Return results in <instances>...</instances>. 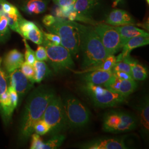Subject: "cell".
Segmentation results:
<instances>
[{"instance_id":"cb8c5ba5","label":"cell","mask_w":149,"mask_h":149,"mask_svg":"<svg viewBox=\"0 0 149 149\" xmlns=\"http://www.w3.org/2000/svg\"><path fill=\"white\" fill-rule=\"evenodd\" d=\"M117 62L116 56L114 55H108L102 63L97 66L92 67L87 69L83 70L82 71H76V73H86L88 72L93 71L96 70H102V71H111L112 70L113 67Z\"/></svg>"},{"instance_id":"44dd1931","label":"cell","mask_w":149,"mask_h":149,"mask_svg":"<svg viewBox=\"0 0 149 149\" xmlns=\"http://www.w3.org/2000/svg\"><path fill=\"white\" fill-rule=\"evenodd\" d=\"M100 2V0H77L74 5V9L79 14L90 17V15L98 6Z\"/></svg>"},{"instance_id":"6da1fadb","label":"cell","mask_w":149,"mask_h":149,"mask_svg":"<svg viewBox=\"0 0 149 149\" xmlns=\"http://www.w3.org/2000/svg\"><path fill=\"white\" fill-rule=\"evenodd\" d=\"M55 95L54 89L42 86L33 91L29 96L20 125L19 136L22 141L27 140L34 133L35 124L42 119L48 104Z\"/></svg>"},{"instance_id":"603a6c76","label":"cell","mask_w":149,"mask_h":149,"mask_svg":"<svg viewBox=\"0 0 149 149\" xmlns=\"http://www.w3.org/2000/svg\"><path fill=\"white\" fill-rule=\"evenodd\" d=\"M34 69V76L33 82L40 83L50 73V70L47 64L42 61L36 60L33 64Z\"/></svg>"},{"instance_id":"1f68e13d","label":"cell","mask_w":149,"mask_h":149,"mask_svg":"<svg viewBox=\"0 0 149 149\" xmlns=\"http://www.w3.org/2000/svg\"><path fill=\"white\" fill-rule=\"evenodd\" d=\"M20 69L22 73L33 84V79L34 76V69L33 65L24 61L20 68Z\"/></svg>"},{"instance_id":"4316f807","label":"cell","mask_w":149,"mask_h":149,"mask_svg":"<svg viewBox=\"0 0 149 149\" xmlns=\"http://www.w3.org/2000/svg\"><path fill=\"white\" fill-rule=\"evenodd\" d=\"M130 59H131L130 55H128V56H127L124 59L116 62V63L112 68V72L114 73L116 72L120 71V72H127L129 74L132 75L130 65Z\"/></svg>"},{"instance_id":"8992f818","label":"cell","mask_w":149,"mask_h":149,"mask_svg":"<svg viewBox=\"0 0 149 149\" xmlns=\"http://www.w3.org/2000/svg\"><path fill=\"white\" fill-rule=\"evenodd\" d=\"M138 127V120L134 114L122 111H111L103 117L102 128L108 133H121L134 130Z\"/></svg>"},{"instance_id":"f35d334b","label":"cell","mask_w":149,"mask_h":149,"mask_svg":"<svg viewBox=\"0 0 149 149\" xmlns=\"http://www.w3.org/2000/svg\"><path fill=\"white\" fill-rule=\"evenodd\" d=\"M120 1V0H116L114 3V6H116L117 5L118 3Z\"/></svg>"},{"instance_id":"5bb4252c","label":"cell","mask_w":149,"mask_h":149,"mask_svg":"<svg viewBox=\"0 0 149 149\" xmlns=\"http://www.w3.org/2000/svg\"><path fill=\"white\" fill-rule=\"evenodd\" d=\"M9 85L21 97L31 89L33 83L22 73L20 69H18L10 74Z\"/></svg>"},{"instance_id":"277c9868","label":"cell","mask_w":149,"mask_h":149,"mask_svg":"<svg viewBox=\"0 0 149 149\" xmlns=\"http://www.w3.org/2000/svg\"><path fill=\"white\" fill-rule=\"evenodd\" d=\"M61 99L68 128L78 129L87 126L91 119L88 108L73 95L66 94Z\"/></svg>"},{"instance_id":"836d02e7","label":"cell","mask_w":149,"mask_h":149,"mask_svg":"<svg viewBox=\"0 0 149 149\" xmlns=\"http://www.w3.org/2000/svg\"><path fill=\"white\" fill-rule=\"evenodd\" d=\"M36 60L38 61H48V55L47 50L44 46L39 45L36 51L35 52Z\"/></svg>"},{"instance_id":"e575fe53","label":"cell","mask_w":149,"mask_h":149,"mask_svg":"<svg viewBox=\"0 0 149 149\" xmlns=\"http://www.w3.org/2000/svg\"><path fill=\"white\" fill-rule=\"evenodd\" d=\"M44 38L54 45H61V39L59 36L52 33L43 32Z\"/></svg>"},{"instance_id":"9c48e42d","label":"cell","mask_w":149,"mask_h":149,"mask_svg":"<svg viewBox=\"0 0 149 149\" xmlns=\"http://www.w3.org/2000/svg\"><path fill=\"white\" fill-rule=\"evenodd\" d=\"M93 27L109 55H114L122 49L121 38L116 27L102 23Z\"/></svg>"},{"instance_id":"484cf974","label":"cell","mask_w":149,"mask_h":149,"mask_svg":"<svg viewBox=\"0 0 149 149\" xmlns=\"http://www.w3.org/2000/svg\"><path fill=\"white\" fill-rule=\"evenodd\" d=\"M65 136L63 134H55L52 138L46 143H44L42 149H58L64 143Z\"/></svg>"},{"instance_id":"f1b7e54d","label":"cell","mask_w":149,"mask_h":149,"mask_svg":"<svg viewBox=\"0 0 149 149\" xmlns=\"http://www.w3.org/2000/svg\"><path fill=\"white\" fill-rule=\"evenodd\" d=\"M1 64L2 59L0 58V98L7 92L9 86V82H8V79L1 68Z\"/></svg>"},{"instance_id":"8d00e7d4","label":"cell","mask_w":149,"mask_h":149,"mask_svg":"<svg viewBox=\"0 0 149 149\" xmlns=\"http://www.w3.org/2000/svg\"><path fill=\"white\" fill-rule=\"evenodd\" d=\"M56 18H57L55 16L48 15H46L44 17L43 19V23H44V24L45 26V27H50L56 22Z\"/></svg>"},{"instance_id":"d4e9b609","label":"cell","mask_w":149,"mask_h":149,"mask_svg":"<svg viewBox=\"0 0 149 149\" xmlns=\"http://www.w3.org/2000/svg\"><path fill=\"white\" fill-rule=\"evenodd\" d=\"M22 36L26 39L30 40L37 45L43 44L44 40V35L43 32L36 25L28 31L23 33Z\"/></svg>"},{"instance_id":"3957f363","label":"cell","mask_w":149,"mask_h":149,"mask_svg":"<svg viewBox=\"0 0 149 149\" xmlns=\"http://www.w3.org/2000/svg\"><path fill=\"white\" fill-rule=\"evenodd\" d=\"M46 28L50 33L59 36L61 45L67 49L71 55H76L79 52L80 35L77 22L57 18L53 24Z\"/></svg>"},{"instance_id":"7402d4cb","label":"cell","mask_w":149,"mask_h":149,"mask_svg":"<svg viewBox=\"0 0 149 149\" xmlns=\"http://www.w3.org/2000/svg\"><path fill=\"white\" fill-rule=\"evenodd\" d=\"M131 74L135 81H144L146 79L148 76V72L146 68L138 61L132 58L130 61Z\"/></svg>"},{"instance_id":"ffe728a7","label":"cell","mask_w":149,"mask_h":149,"mask_svg":"<svg viewBox=\"0 0 149 149\" xmlns=\"http://www.w3.org/2000/svg\"><path fill=\"white\" fill-rule=\"evenodd\" d=\"M47 3L44 0H28L22 7V10L29 15H38L47 10Z\"/></svg>"},{"instance_id":"f546056e","label":"cell","mask_w":149,"mask_h":149,"mask_svg":"<svg viewBox=\"0 0 149 149\" xmlns=\"http://www.w3.org/2000/svg\"><path fill=\"white\" fill-rule=\"evenodd\" d=\"M51 128L42 119L38 120L34 126V132L39 135H43L50 132Z\"/></svg>"},{"instance_id":"7c38bea8","label":"cell","mask_w":149,"mask_h":149,"mask_svg":"<svg viewBox=\"0 0 149 149\" xmlns=\"http://www.w3.org/2000/svg\"><path fill=\"white\" fill-rule=\"evenodd\" d=\"M19 96L15 89L9 86L7 91L0 98V111L4 121L7 122L11 119L12 115L18 102Z\"/></svg>"},{"instance_id":"ba28073f","label":"cell","mask_w":149,"mask_h":149,"mask_svg":"<svg viewBox=\"0 0 149 149\" xmlns=\"http://www.w3.org/2000/svg\"><path fill=\"white\" fill-rule=\"evenodd\" d=\"M43 45L48 55V61L56 73L70 70L74 66V62L69 51L61 45H54L44 38Z\"/></svg>"},{"instance_id":"2e32d148","label":"cell","mask_w":149,"mask_h":149,"mask_svg":"<svg viewBox=\"0 0 149 149\" xmlns=\"http://www.w3.org/2000/svg\"><path fill=\"white\" fill-rule=\"evenodd\" d=\"M24 61L23 54L17 49H13L7 54L3 61V66L8 74H10L15 70L20 69Z\"/></svg>"},{"instance_id":"4fadbf2b","label":"cell","mask_w":149,"mask_h":149,"mask_svg":"<svg viewBox=\"0 0 149 149\" xmlns=\"http://www.w3.org/2000/svg\"><path fill=\"white\" fill-rule=\"evenodd\" d=\"M136 111L138 125L140 133L143 138H146L149 134V100L148 95H145L140 101L136 107Z\"/></svg>"},{"instance_id":"ac0fdd59","label":"cell","mask_w":149,"mask_h":149,"mask_svg":"<svg viewBox=\"0 0 149 149\" xmlns=\"http://www.w3.org/2000/svg\"><path fill=\"white\" fill-rule=\"evenodd\" d=\"M113 76L112 70H96L86 72L82 79L85 82L90 83L95 85L103 86Z\"/></svg>"},{"instance_id":"7a4b0ae2","label":"cell","mask_w":149,"mask_h":149,"mask_svg":"<svg viewBox=\"0 0 149 149\" xmlns=\"http://www.w3.org/2000/svg\"><path fill=\"white\" fill-rule=\"evenodd\" d=\"M82 53V68L87 69L102 63L109 54L102 44L94 27L77 23Z\"/></svg>"},{"instance_id":"8fae6325","label":"cell","mask_w":149,"mask_h":149,"mask_svg":"<svg viewBox=\"0 0 149 149\" xmlns=\"http://www.w3.org/2000/svg\"><path fill=\"white\" fill-rule=\"evenodd\" d=\"M103 86L113 92L128 97L136 90L138 85L134 80H123L113 75Z\"/></svg>"},{"instance_id":"83f0119b","label":"cell","mask_w":149,"mask_h":149,"mask_svg":"<svg viewBox=\"0 0 149 149\" xmlns=\"http://www.w3.org/2000/svg\"><path fill=\"white\" fill-rule=\"evenodd\" d=\"M19 13L15 6L6 0H0V16H3L4 14L17 15Z\"/></svg>"},{"instance_id":"60d3db41","label":"cell","mask_w":149,"mask_h":149,"mask_svg":"<svg viewBox=\"0 0 149 149\" xmlns=\"http://www.w3.org/2000/svg\"><path fill=\"white\" fill-rule=\"evenodd\" d=\"M0 19H1V16H0Z\"/></svg>"},{"instance_id":"52a82bcc","label":"cell","mask_w":149,"mask_h":149,"mask_svg":"<svg viewBox=\"0 0 149 149\" xmlns=\"http://www.w3.org/2000/svg\"><path fill=\"white\" fill-rule=\"evenodd\" d=\"M42 119L50 127V132L55 135L63 132L68 128L65 117L63 101L56 95L48 104Z\"/></svg>"},{"instance_id":"9a60e30c","label":"cell","mask_w":149,"mask_h":149,"mask_svg":"<svg viewBox=\"0 0 149 149\" xmlns=\"http://www.w3.org/2000/svg\"><path fill=\"white\" fill-rule=\"evenodd\" d=\"M106 23L114 27L134 25L135 23L133 17L127 12L119 9L111 11L106 18Z\"/></svg>"},{"instance_id":"30bf717a","label":"cell","mask_w":149,"mask_h":149,"mask_svg":"<svg viewBox=\"0 0 149 149\" xmlns=\"http://www.w3.org/2000/svg\"><path fill=\"white\" fill-rule=\"evenodd\" d=\"M84 149H127L128 146L122 137L100 138L80 143L78 146Z\"/></svg>"},{"instance_id":"5b68a950","label":"cell","mask_w":149,"mask_h":149,"mask_svg":"<svg viewBox=\"0 0 149 149\" xmlns=\"http://www.w3.org/2000/svg\"><path fill=\"white\" fill-rule=\"evenodd\" d=\"M82 92L97 108L117 106L125 101L127 97L113 92L100 85L85 82L81 86Z\"/></svg>"},{"instance_id":"74e56055","label":"cell","mask_w":149,"mask_h":149,"mask_svg":"<svg viewBox=\"0 0 149 149\" xmlns=\"http://www.w3.org/2000/svg\"><path fill=\"white\" fill-rule=\"evenodd\" d=\"M113 75L118 78L121 79L123 80H134L131 74L124 72H116L113 73Z\"/></svg>"},{"instance_id":"4dcf8cb0","label":"cell","mask_w":149,"mask_h":149,"mask_svg":"<svg viewBox=\"0 0 149 149\" xmlns=\"http://www.w3.org/2000/svg\"><path fill=\"white\" fill-rule=\"evenodd\" d=\"M23 41L24 42L25 48H26L25 54H24V56L25 61L29 64L33 65V64H34V63L37 60L36 58L35 52L32 50V48L30 47V46L27 43V39L24 38Z\"/></svg>"},{"instance_id":"d6986e66","label":"cell","mask_w":149,"mask_h":149,"mask_svg":"<svg viewBox=\"0 0 149 149\" xmlns=\"http://www.w3.org/2000/svg\"><path fill=\"white\" fill-rule=\"evenodd\" d=\"M115 27L120 34L122 47L128 40L132 38L139 36H149L148 33L134 26V25H125Z\"/></svg>"},{"instance_id":"e0dca14e","label":"cell","mask_w":149,"mask_h":149,"mask_svg":"<svg viewBox=\"0 0 149 149\" xmlns=\"http://www.w3.org/2000/svg\"><path fill=\"white\" fill-rule=\"evenodd\" d=\"M149 43V36H139L130 39L123 46L122 53L116 56L117 62L130 55V52L134 49L148 45Z\"/></svg>"},{"instance_id":"d6a6232c","label":"cell","mask_w":149,"mask_h":149,"mask_svg":"<svg viewBox=\"0 0 149 149\" xmlns=\"http://www.w3.org/2000/svg\"><path fill=\"white\" fill-rule=\"evenodd\" d=\"M32 136V142L30 149H42L44 142L40 135L37 133H33Z\"/></svg>"},{"instance_id":"d590c367","label":"cell","mask_w":149,"mask_h":149,"mask_svg":"<svg viewBox=\"0 0 149 149\" xmlns=\"http://www.w3.org/2000/svg\"><path fill=\"white\" fill-rule=\"evenodd\" d=\"M54 3L60 7L73 6L77 0H53Z\"/></svg>"},{"instance_id":"ab89813d","label":"cell","mask_w":149,"mask_h":149,"mask_svg":"<svg viewBox=\"0 0 149 149\" xmlns=\"http://www.w3.org/2000/svg\"><path fill=\"white\" fill-rule=\"evenodd\" d=\"M146 2H148V4H149V0H146Z\"/></svg>"}]
</instances>
